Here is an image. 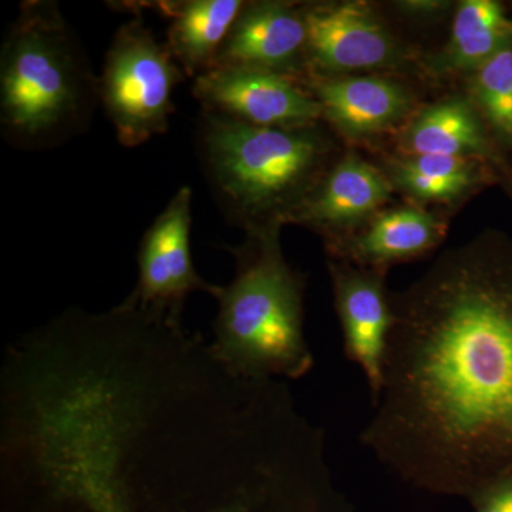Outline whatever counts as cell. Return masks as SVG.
<instances>
[{
  "label": "cell",
  "instance_id": "52a82bcc",
  "mask_svg": "<svg viewBox=\"0 0 512 512\" xmlns=\"http://www.w3.org/2000/svg\"><path fill=\"white\" fill-rule=\"evenodd\" d=\"M192 94L204 111L252 126L308 127L323 114L286 74L252 67H212L195 77Z\"/></svg>",
  "mask_w": 512,
  "mask_h": 512
},
{
  "label": "cell",
  "instance_id": "8992f818",
  "mask_svg": "<svg viewBox=\"0 0 512 512\" xmlns=\"http://www.w3.org/2000/svg\"><path fill=\"white\" fill-rule=\"evenodd\" d=\"M184 76L170 47L143 20L120 26L107 50L99 99L121 146H141L168 130L174 90Z\"/></svg>",
  "mask_w": 512,
  "mask_h": 512
},
{
  "label": "cell",
  "instance_id": "7a4b0ae2",
  "mask_svg": "<svg viewBox=\"0 0 512 512\" xmlns=\"http://www.w3.org/2000/svg\"><path fill=\"white\" fill-rule=\"evenodd\" d=\"M111 512H355L298 403L201 382L136 387L84 427Z\"/></svg>",
  "mask_w": 512,
  "mask_h": 512
},
{
  "label": "cell",
  "instance_id": "4fadbf2b",
  "mask_svg": "<svg viewBox=\"0 0 512 512\" xmlns=\"http://www.w3.org/2000/svg\"><path fill=\"white\" fill-rule=\"evenodd\" d=\"M323 114L350 136H370L393 126L409 111L399 84L379 77H338L315 83Z\"/></svg>",
  "mask_w": 512,
  "mask_h": 512
},
{
  "label": "cell",
  "instance_id": "ba28073f",
  "mask_svg": "<svg viewBox=\"0 0 512 512\" xmlns=\"http://www.w3.org/2000/svg\"><path fill=\"white\" fill-rule=\"evenodd\" d=\"M192 190L181 187L141 239L136 288L124 301L183 312L194 292L217 296L221 286L205 281L191 255Z\"/></svg>",
  "mask_w": 512,
  "mask_h": 512
},
{
  "label": "cell",
  "instance_id": "6da1fadb",
  "mask_svg": "<svg viewBox=\"0 0 512 512\" xmlns=\"http://www.w3.org/2000/svg\"><path fill=\"white\" fill-rule=\"evenodd\" d=\"M390 299L382 392L360 443L410 487L470 500L512 476V238L448 249Z\"/></svg>",
  "mask_w": 512,
  "mask_h": 512
},
{
  "label": "cell",
  "instance_id": "d6986e66",
  "mask_svg": "<svg viewBox=\"0 0 512 512\" xmlns=\"http://www.w3.org/2000/svg\"><path fill=\"white\" fill-rule=\"evenodd\" d=\"M468 501L474 512H512V476L495 481Z\"/></svg>",
  "mask_w": 512,
  "mask_h": 512
},
{
  "label": "cell",
  "instance_id": "7c38bea8",
  "mask_svg": "<svg viewBox=\"0 0 512 512\" xmlns=\"http://www.w3.org/2000/svg\"><path fill=\"white\" fill-rule=\"evenodd\" d=\"M390 192L392 184L373 165L346 157L315 185L286 222L322 229L348 227L376 211Z\"/></svg>",
  "mask_w": 512,
  "mask_h": 512
},
{
  "label": "cell",
  "instance_id": "30bf717a",
  "mask_svg": "<svg viewBox=\"0 0 512 512\" xmlns=\"http://www.w3.org/2000/svg\"><path fill=\"white\" fill-rule=\"evenodd\" d=\"M303 19L308 33L306 55L322 69H375L396 56L392 37L365 6H315L303 12Z\"/></svg>",
  "mask_w": 512,
  "mask_h": 512
},
{
  "label": "cell",
  "instance_id": "ac0fdd59",
  "mask_svg": "<svg viewBox=\"0 0 512 512\" xmlns=\"http://www.w3.org/2000/svg\"><path fill=\"white\" fill-rule=\"evenodd\" d=\"M474 90L490 123L505 136L512 137L511 43L478 67Z\"/></svg>",
  "mask_w": 512,
  "mask_h": 512
},
{
  "label": "cell",
  "instance_id": "8fae6325",
  "mask_svg": "<svg viewBox=\"0 0 512 512\" xmlns=\"http://www.w3.org/2000/svg\"><path fill=\"white\" fill-rule=\"evenodd\" d=\"M306 46L303 12L279 2L245 3L214 67H252L284 74L295 67Z\"/></svg>",
  "mask_w": 512,
  "mask_h": 512
},
{
  "label": "cell",
  "instance_id": "9a60e30c",
  "mask_svg": "<svg viewBox=\"0 0 512 512\" xmlns=\"http://www.w3.org/2000/svg\"><path fill=\"white\" fill-rule=\"evenodd\" d=\"M440 235V224L429 212L414 207L397 208L380 215L366 232L343 249V255L373 268H383L426 254L437 245Z\"/></svg>",
  "mask_w": 512,
  "mask_h": 512
},
{
  "label": "cell",
  "instance_id": "5bb4252c",
  "mask_svg": "<svg viewBox=\"0 0 512 512\" xmlns=\"http://www.w3.org/2000/svg\"><path fill=\"white\" fill-rule=\"evenodd\" d=\"M244 5L241 0H184L158 6L171 19L167 46L187 76L195 79L215 66Z\"/></svg>",
  "mask_w": 512,
  "mask_h": 512
},
{
  "label": "cell",
  "instance_id": "5b68a950",
  "mask_svg": "<svg viewBox=\"0 0 512 512\" xmlns=\"http://www.w3.org/2000/svg\"><path fill=\"white\" fill-rule=\"evenodd\" d=\"M197 136L215 200L247 231L286 222L315 188L313 177L325 154L312 126H252L208 111Z\"/></svg>",
  "mask_w": 512,
  "mask_h": 512
},
{
  "label": "cell",
  "instance_id": "3957f363",
  "mask_svg": "<svg viewBox=\"0 0 512 512\" xmlns=\"http://www.w3.org/2000/svg\"><path fill=\"white\" fill-rule=\"evenodd\" d=\"M279 228L251 229L229 249L237 269L215 296L211 349L237 375L288 382L308 375L315 357L305 336L303 279L285 261Z\"/></svg>",
  "mask_w": 512,
  "mask_h": 512
},
{
  "label": "cell",
  "instance_id": "e0dca14e",
  "mask_svg": "<svg viewBox=\"0 0 512 512\" xmlns=\"http://www.w3.org/2000/svg\"><path fill=\"white\" fill-rule=\"evenodd\" d=\"M414 156L468 158L485 147L483 130L466 101L447 100L420 114L407 133Z\"/></svg>",
  "mask_w": 512,
  "mask_h": 512
},
{
  "label": "cell",
  "instance_id": "9c48e42d",
  "mask_svg": "<svg viewBox=\"0 0 512 512\" xmlns=\"http://www.w3.org/2000/svg\"><path fill=\"white\" fill-rule=\"evenodd\" d=\"M336 312L343 333V350L365 373L372 406L382 392L384 365L393 329L390 293L382 272L330 262Z\"/></svg>",
  "mask_w": 512,
  "mask_h": 512
},
{
  "label": "cell",
  "instance_id": "2e32d148",
  "mask_svg": "<svg viewBox=\"0 0 512 512\" xmlns=\"http://www.w3.org/2000/svg\"><path fill=\"white\" fill-rule=\"evenodd\" d=\"M512 22L494 0H466L458 6L441 66L471 70L510 45Z\"/></svg>",
  "mask_w": 512,
  "mask_h": 512
},
{
  "label": "cell",
  "instance_id": "277c9868",
  "mask_svg": "<svg viewBox=\"0 0 512 512\" xmlns=\"http://www.w3.org/2000/svg\"><path fill=\"white\" fill-rule=\"evenodd\" d=\"M99 97L86 53L55 2H25L0 56V123L23 148L63 143L90 120Z\"/></svg>",
  "mask_w": 512,
  "mask_h": 512
}]
</instances>
